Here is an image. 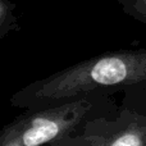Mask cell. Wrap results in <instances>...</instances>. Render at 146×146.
Listing matches in <instances>:
<instances>
[{
  "label": "cell",
  "instance_id": "obj_5",
  "mask_svg": "<svg viewBox=\"0 0 146 146\" xmlns=\"http://www.w3.org/2000/svg\"><path fill=\"white\" fill-rule=\"evenodd\" d=\"M124 14L146 25V0H117Z\"/></svg>",
  "mask_w": 146,
  "mask_h": 146
},
{
  "label": "cell",
  "instance_id": "obj_1",
  "mask_svg": "<svg viewBox=\"0 0 146 146\" xmlns=\"http://www.w3.org/2000/svg\"><path fill=\"white\" fill-rule=\"evenodd\" d=\"M146 90V49H119L94 55L14 92V108L38 109L92 96Z\"/></svg>",
  "mask_w": 146,
  "mask_h": 146
},
{
  "label": "cell",
  "instance_id": "obj_3",
  "mask_svg": "<svg viewBox=\"0 0 146 146\" xmlns=\"http://www.w3.org/2000/svg\"><path fill=\"white\" fill-rule=\"evenodd\" d=\"M122 94L115 113L87 122L51 146H146V90Z\"/></svg>",
  "mask_w": 146,
  "mask_h": 146
},
{
  "label": "cell",
  "instance_id": "obj_2",
  "mask_svg": "<svg viewBox=\"0 0 146 146\" xmlns=\"http://www.w3.org/2000/svg\"><path fill=\"white\" fill-rule=\"evenodd\" d=\"M118 106L113 96H92L27 109L0 128V146H51L87 122L115 113Z\"/></svg>",
  "mask_w": 146,
  "mask_h": 146
},
{
  "label": "cell",
  "instance_id": "obj_4",
  "mask_svg": "<svg viewBox=\"0 0 146 146\" xmlns=\"http://www.w3.org/2000/svg\"><path fill=\"white\" fill-rule=\"evenodd\" d=\"M15 4L12 0H0V40L10 32H18L21 25L14 13Z\"/></svg>",
  "mask_w": 146,
  "mask_h": 146
}]
</instances>
